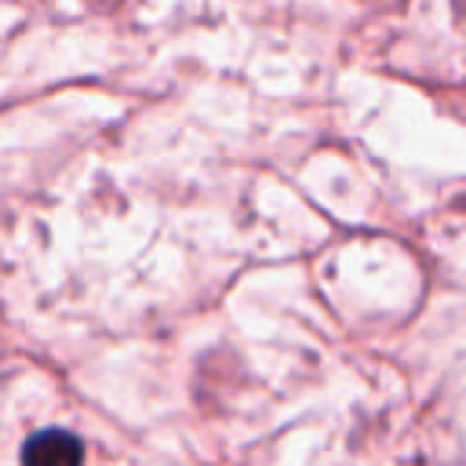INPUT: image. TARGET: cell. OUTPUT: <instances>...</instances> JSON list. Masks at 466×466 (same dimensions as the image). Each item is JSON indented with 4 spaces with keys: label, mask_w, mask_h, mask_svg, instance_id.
I'll return each mask as SVG.
<instances>
[{
    "label": "cell",
    "mask_w": 466,
    "mask_h": 466,
    "mask_svg": "<svg viewBox=\"0 0 466 466\" xmlns=\"http://www.w3.org/2000/svg\"><path fill=\"white\" fill-rule=\"evenodd\" d=\"M84 462V444L69 430L47 426L36 430L22 444V466H80Z\"/></svg>",
    "instance_id": "6da1fadb"
}]
</instances>
